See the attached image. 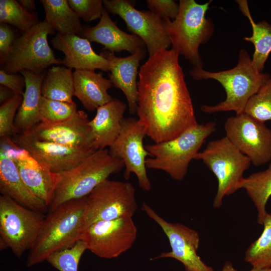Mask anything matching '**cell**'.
Instances as JSON below:
<instances>
[{
    "label": "cell",
    "instance_id": "1",
    "mask_svg": "<svg viewBox=\"0 0 271 271\" xmlns=\"http://www.w3.org/2000/svg\"><path fill=\"white\" fill-rule=\"evenodd\" d=\"M179 56L172 49L161 50L139 72L136 113L155 143L174 139L198 124Z\"/></svg>",
    "mask_w": 271,
    "mask_h": 271
},
{
    "label": "cell",
    "instance_id": "2",
    "mask_svg": "<svg viewBox=\"0 0 271 271\" xmlns=\"http://www.w3.org/2000/svg\"><path fill=\"white\" fill-rule=\"evenodd\" d=\"M86 196L65 202L45 217L37 238L29 250L27 265L32 266L51 254L69 248L85 230Z\"/></svg>",
    "mask_w": 271,
    "mask_h": 271
},
{
    "label": "cell",
    "instance_id": "3",
    "mask_svg": "<svg viewBox=\"0 0 271 271\" xmlns=\"http://www.w3.org/2000/svg\"><path fill=\"white\" fill-rule=\"evenodd\" d=\"M196 80L214 79L224 88L226 99L215 105H203L200 109L211 114L234 111L236 114L244 112L249 99L270 77L268 73L258 72L253 66L251 58L245 49L239 53L237 64L233 68L218 72H210L202 67H193L189 71Z\"/></svg>",
    "mask_w": 271,
    "mask_h": 271
},
{
    "label": "cell",
    "instance_id": "4",
    "mask_svg": "<svg viewBox=\"0 0 271 271\" xmlns=\"http://www.w3.org/2000/svg\"><path fill=\"white\" fill-rule=\"evenodd\" d=\"M211 2L199 4L194 0H180L175 19L163 20L171 49L179 56H183L194 67H203L199 47L207 43L213 34L212 21L205 16Z\"/></svg>",
    "mask_w": 271,
    "mask_h": 271
},
{
    "label": "cell",
    "instance_id": "5",
    "mask_svg": "<svg viewBox=\"0 0 271 271\" xmlns=\"http://www.w3.org/2000/svg\"><path fill=\"white\" fill-rule=\"evenodd\" d=\"M124 167L122 160L111 155L105 148L96 150L76 167L60 173L49 210L62 203L87 196L96 186Z\"/></svg>",
    "mask_w": 271,
    "mask_h": 271
},
{
    "label": "cell",
    "instance_id": "6",
    "mask_svg": "<svg viewBox=\"0 0 271 271\" xmlns=\"http://www.w3.org/2000/svg\"><path fill=\"white\" fill-rule=\"evenodd\" d=\"M215 130L214 122L198 123L174 139L146 145L150 157L146 159L147 168L163 171L173 179L182 180L190 162Z\"/></svg>",
    "mask_w": 271,
    "mask_h": 271
},
{
    "label": "cell",
    "instance_id": "7",
    "mask_svg": "<svg viewBox=\"0 0 271 271\" xmlns=\"http://www.w3.org/2000/svg\"><path fill=\"white\" fill-rule=\"evenodd\" d=\"M194 159L202 161L217 179L218 188L213 202L215 208L222 205L224 197L239 189L243 174L251 164L250 159L225 136L209 142Z\"/></svg>",
    "mask_w": 271,
    "mask_h": 271
},
{
    "label": "cell",
    "instance_id": "8",
    "mask_svg": "<svg viewBox=\"0 0 271 271\" xmlns=\"http://www.w3.org/2000/svg\"><path fill=\"white\" fill-rule=\"evenodd\" d=\"M55 33L45 20L39 22L28 31L17 38L8 57L1 65L8 73L26 70L40 74L49 66L62 64L50 48L48 36Z\"/></svg>",
    "mask_w": 271,
    "mask_h": 271
},
{
    "label": "cell",
    "instance_id": "9",
    "mask_svg": "<svg viewBox=\"0 0 271 271\" xmlns=\"http://www.w3.org/2000/svg\"><path fill=\"white\" fill-rule=\"evenodd\" d=\"M45 217L12 198L0 196V248L20 257L34 245Z\"/></svg>",
    "mask_w": 271,
    "mask_h": 271
},
{
    "label": "cell",
    "instance_id": "10",
    "mask_svg": "<svg viewBox=\"0 0 271 271\" xmlns=\"http://www.w3.org/2000/svg\"><path fill=\"white\" fill-rule=\"evenodd\" d=\"M138 204L136 190L129 182L106 179L87 196L85 230L95 222L131 217Z\"/></svg>",
    "mask_w": 271,
    "mask_h": 271
},
{
    "label": "cell",
    "instance_id": "11",
    "mask_svg": "<svg viewBox=\"0 0 271 271\" xmlns=\"http://www.w3.org/2000/svg\"><path fill=\"white\" fill-rule=\"evenodd\" d=\"M137 233L132 217H122L94 223L83 231L80 239L96 256L111 259L132 247Z\"/></svg>",
    "mask_w": 271,
    "mask_h": 271
},
{
    "label": "cell",
    "instance_id": "12",
    "mask_svg": "<svg viewBox=\"0 0 271 271\" xmlns=\"http://www.w3.org/2000/svg\"><path fill=\"white\" fill-rule=\"evenodd\" d=\"M225 137L254 166L271 160V129L265 122L242 113L227 118Z\"/></svg>",
    "mask_w": 271,
    "mask_h": 271
},
{
    "label": "cell",
    "instance_id": "13",
    "mask_svg": "<svg viewBox=\"0 0 271 271\" xmlns=\"http://www.w3.org/2000/svg\"><path fill=\"white\" fill-rule=\"evenodd\" d=\"M102 1L108 12L119 16L128 31L143 40L149 56L171 45L164 20L154 13L138 10L133 2L127 0Z\"/></svg>",
    "mask_w": 271,
    "mask_h": 271
},
{
    "label": "cell",
    "instance_id": "14",
    "mask_svg": "<svg viewBox=\"0 0 271 271\" xmlns=\"http://www.w3.org/2000/svg\"><path fill=\"white\" fill-rule=\"evenodd\" d=\"M146 136L144 127L138 119L124 117L119 133L108 150L111 155L123 162L124 178L128 180L131 173L134 174L140 188L148 191L151 189V183L146 165L149 154L143 142Z\"/></svg>",
    "mask_w": 271,
    "mask_h": 271
},
{
    "label": "cell",
    "instance_id": "15",
    "mask_svg": "<svg viewBox=\"0 0 271 271\" xmlns=\"http://www.w3.org/2000/svg\"><path fill=\"white\" fill-rule=\"evenodd\" d=\"M142 210L160 226L171 248L170 251L162 252L152 259L173 258L184 265L185 271H214L197 254L200 238L196 230L181 223L167 221L146 203H143Z\"/></svg>",
    "mask_w": 271,
    "mask_h": 271
},
{
    "label": "cell",
    "instance_id": "16",
    "mask_svg": "<svg viewBox=\"0 0 271 271\" xmlns=\"http://www.w3.org/2000/svg\"><path fill=\"white\" fill-rule=\"evenodd\" d=\"M17 147L28 152L51 172L60 173L70 170L94 152L93 148H76L43 141L24 134L9 138Z\"/></svg>",
    "mask_w": 271,
    "mask_h": 271
},
{
    "label": "cell",
    "instance_id": "17",
    "mask_svg": "<svg viewBox=\"0 0 271 271\" xmlns=\"http://www.w3.org/2000/svg\"><path fill=\"white\" fill-rule=\"evenodd\" d=\"M4 143L6 145L2 144L1 149L14 160L25 184L49 209L61 179L60 173L51 172L28 152L13 145L9 139H6Z\"/></svg>",
    "mask_w": 271,
    "mask_h": 271
},
{
    "label": "cell",
    "instance_id": "18",
    "mask_svg": "<svg viewBox=\"0 0 271 271\" xmlns=\"http://www.w3.org/2000/svg\"><path fill=\"white\" fill-rule=\"evenodd\" d=\"M89 121L86 113L78 110L72 117L64 121H41L24 134L40 141L96 150L91 129L88 125Z\"/></svg>",
    "mask_w": 271,
    "mask_h": 271
},
{
    "label": "cell",
    "instance_id": "19",
    "mask_svg": "<svg viewBox=\"0 0 271 271\" xmlns=\"http://www.w3.org/2000/svg\"><path fill=\"white\" fill-rule=\"evenodd\" d=\"M147 50L139 51L133 54L119 57L114 53L105 49L100 52L109 62L110 73L109 80L112 85L124 94L130 114L137 112L138 97L137 76L140 62L145 57Z\"/></svg>",
    "mask_w": 271,
    "mask_h": 271
},
{
    "label": "cell",
    "instance_id": "20",
    "mask_svg": "<svg viewBox=\"0 0 271 271\" xmlns=\"http://www.w3.org/2000/svg\"><path fill=\"white\" fill-rule=\"evenodd\" d=\"M53 47L64 54L62 64L75 70L100 69L110 71L108 61L93 50L90 42L76 35L57 34L51 40Z\"/></svg>",
    "mask_w": 271,
    "mask_h": 271
},
{
    "label": "cell",
    "instance_id": "21",
    "mask_svg": "<svg viewBox=\"0 0 271 271\" xmlns=\"http://www.w3.org/2000/svg\"><path fill=\"white\" fill-rule=\"evenodd\" d=\"M90 42L99 43L112 53L126 51L133 54L147 50L143 40L137 35L128 34L117 27L104 8L99 23L83 28L81 35Z\"/></svg>",
    "mask_w": 271,
    "mask_h": 271
},
{
    "label": "cell",
    "instance_id": "22",
    "mask_svg": "<svg viewBox=\"0 0 271 271\" xmlns=\"http://www.w3.org/2000/svg\"><path fill=\"white\" fill-rule=\"evenodd\" d=\"M0 192L33 210L45 213L48 207L36 196L22 179L14 160L1 149Z\"/></svg>",
    "mask_w": 271,
    "mask_h": 271
},
{
    "label": "cell",
    "instance_id": "23",
    "mask_svg": "<svg viewBox=\"0 0 271 271\" xmlns=\"http://www.w3.org/2000/svg\"><path fill=\"white\" fill-rule=\"evenodd\" d=\"M126 104L117 98L98 107L95 117L89 121L95 149L109 147L117 138Z\"/></svg>",
    "mask_w": 271,
    "mask_h": 271
},
{
    "label": "cell",
    "instance_id": "24",
    "mask_svg": "<svg viewBox=\"0 0 271 271\" xmlns=\"http://www.w3.org/2000/svg\"><path fill=\"white\" fill-rule=\"evenodd\" d=\"M73 78L74 96L88 111L96 110L113 99L108 93L113 85L102 73L92 70H75Z\"/></svg>",
    "mask_w": 271,
    "mask_h": 271
},
{
    "label": "cell",
    "instance_id": "25",
    "mask_svg": "<svg viewBox=\"0 0 271 271\" xmlns=\"http://www.w3.org/2000/svg\"><path fill=\"white\" fill-rule=\"evenodd\" d=\"M20 73L25 77L26 85L14 124L17 134H25L42 121L39 108L45 74H38L26 70Z\"/></svg>",
    "mask_w": 271,
    "mask_h": 271
},
{
    "label": "cell",
    "instance_id": "26",
    "mask_svg": "<svg viewBox=\"0 0 271 271\" xmlns=\"http://www.w3.org/2000/svg\"><path fill=\"white\" fill-rule=\"evenodd\" d=\"M236 2L240 12L249 20L252 28V36L245 37L244 40L254 45V51L251 58L252 65L258 72H262L271 52V24L265 20L255 23L246 0H237Z\"/></svg>",
    "mask_w": 271,
    "mask_h": 271
},
{
    "label": "cell",
    "instance_id": "27",
    "mask_svg": "<svg viewBox=\"0 0 271 271\" xmlns=\"http://www.w3.org/2000/svg\"><path fill=\"white\" fill-rule=\"evenodd\" d=\"M40 2L44 9L45 20L58 34L81 35L83 28L67 0H41Z\"/></svg>",
    "mask_w": 271,
    "mask_h": 271
},
{
    "label": "cell",
    "instance_id": "28",
    "mask_svg": "<svg viewBox=\"0 0 271 271\" xmlns=\"http://www.w3.org/2000/svg\"><path fill=\"white\" fill-rule=\"evenodd\" d=\"M73 73L65 66H52L45 74L41 86L42 96L52 100L75 102Z\"/></svg>",
    "mask_w": 271,
    "mask_h": 271
},
{
    "label": "cell",
    "instance_id": "29",
    "mask_svg": "<svg viewBox=\"0 0 271 271\" xmlns=\"http://www.w3.org/2000/svg\"><path fill=\"white\" fill-rule=\"evenodd\" d=\"M238 188L245 190L257 210V222L262 225L267 213L266 205L271 197V162L264 170L253 173L244 178Z\"/></svg>",
    "mask_w": 271,
    "mask_h": 271
},
{
    "label": "cell",
    "instance_id": "30",
    "mask_svg": "<svg viewBox=\"0 0 271 271\" xmlns=\"http://www.w3.org/2000/svg\"><path fill=\"white\" fill-rule=\"evenodd\" d=\"M263 231L246 250L244 261L253 268H271V213H266L263 220Z\"/></svg>",
    "mask_w": 271,
    "mask_h": 271
},
{
    "label": "cell",
    "instance_id": "31",
    "mask_svg": "<svg viewBox=\"0 0 271 271\" xmlns=\"http://www.w3.org/2000/svg\"><path fill=\"white\" fill-rule=\"evenodd\" d=\"M0 22L15 26L22 34L39 22L36 14L28 11L16 0L0 1Z\"/></svg>",
    "mask_w": 271,
    "mask_h": 271
},
{
    "label": "cell",
    "instance_id": "32",
    "mask_svg": "<svg viewBox=\"0 0 271 271\" xmlns=\"http://www.w3.org/2000/svg\"><path fill=\"white\" fill-rule=\"evenodd\" d=\"M40 113L42 122L57 123L72 117L77 112L75 102L68 103L41 96Z\"/></svg>",
    "mask_w": 271,
    "mask_h": 271
},
{
    "label": "cell",
    "instance_id": "33",
    "mask_svg": "<svg viewBox=\"0 0 271 271\" xmlns=\"http://www.w3.org/2000/svg\"><path fill=\"white\" fill-rule=\"evenodd\" d=\"M244 113L263 122L271 121V77L249 99Z\"/></svg>",
    "mask_w": 271,
    "mask_h": 271
},
{
    "label": "cell",
    "instance_id": "34",
    "mask_svg": "<svg viewBox=\"0 0 271 271\" xmlns=\"http://www.w3.org/2000/svg\"><path fill=\"white\" fill-rule=\"evenodd\" d=\"M86 249V244L80 239L71 247L51 254L46 260L60 271H78L80 258Z\"/></svg>",
    "mask_w": 271,
    "mask_h": 271
},
{
    "label": "cell",
    "instance_id": "35",
    "mask_svg": "<svg viewBox=\"0 0 271 271\" xmlns=\"http://www.w3.org/2000/svg\"><path fill=\"white\" fill-rule=\"evenodd\" d=\"M23 95L16 94L8 101L0 106V137L1 140L11 138L17 132L15 126L16 112L18 110L23 101Z\"/></svg>",
    "mask_w": 271,
    "mask_h": 271
},
{
    "label": "cell",
    "instance_id": "36",
    "mask_svg": "<svg viewBox=\"0 0 271 271\" xmlns=\"http://www.w3.org/2000/svg\"><path fill=\"white\" fill-rule=\"evenodd\" d=\"M78 17L86 22L100 19L104 7L101 0H68Z\"/></svg>",
    "mask_w": 271,
    "mask_h": 271
},
{
    "label": "cell",
    "instance_id": "37",
    "mask_svg": "<svg viewBox=\"0 0 271 271\" xmlns=\"http://www.w3.org/2000/svg\"><path fill=\"white\" fill-rule=\"evenodd\" d=\"M149 11L164 20L173 21L177 17L179 5L173 0H147Z\"/></svg>",
    "mask_w": 271,
    "mask_h": 271
},
{
    "label": "cell",
    "instance_id": "38",
    "mask_svg": "<svg viewBox=\"0 0 271 271\" xmlns=\"http://www.w3.org/2000/svg\"><path fill=\"white\" fill-rule=\"evenodd\" d=\"M16 38L7 24L0 23V58L1 65L9 55Z\"/></svg>",
    "mask_w": 271,
    "mask_h": 271
},
{
    "label": "cell",
    "instance_id": "39",
    "mask_svg": "<svg viewBox=\"0 0 271 271\" xmlns=\"http://www.w3.org/2000/svg\"><path fill=\"white\" fill-rule=\"evenodd\" d=\"M0 84L5 86L15 93L23 95L25 87V79L22 75L17 73H8L4 70H0Z\"/></svg>",
    "mask_w": 271,
    "mask_h": 271
},
{
    "label": "cell",
    "instance_id": "40",
    "mask_svg": "<svg viewBox=\"0 0 271 271\" xmlns=\"http://www.w3.org/2000/svg\"><path fill=\"white\" fill-rule=\"evenodd\" d=\"M16 93L9 88L1 85L0 103L1 104L12 98Z\"/></svg>",
    "mask_w": 271,
    "mask_h": 271
},
{
    "label": "cell",
    "instance_id": "41",
    "mask_svg": "<svg viewBox=\"0 0 271 271\" xmlns=\"http://www.w3.org/2000/svg\"><path fill=\"white\" fill-rule=\"evenodd\" d=\"M19 3L26 10L30 12L36 9L35 2L34 0H19Z\"/></svg>",
    "mask_w": 271,
    "mask_h": 271
},
{
    "label": "cell",
    "instance_id": "42",
    "mask_svg": "<svg viewBox=\"0 0 271 271\" xmlns=\"http://www.w3.org/2000/svg\"><path fill=\"white\" fill-rule=\"evenodd\" d=\"M222 271H238L236 270L233 266L232 263L229 261H226L222 267ZM249 271H271L270 268L257 269L255 268H252Z\"/></svg>",
    "mask_w": 271,
    "mask_h": 271
}]
</instances>
